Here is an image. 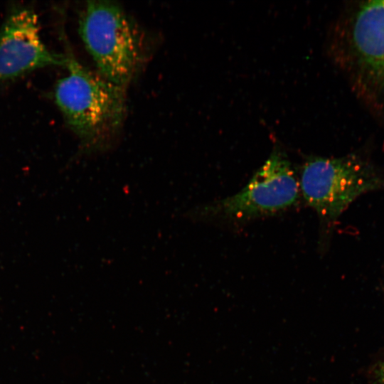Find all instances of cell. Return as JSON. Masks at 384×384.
<instances>
[{
    "label": "cell",
    "instance_id": "obj_4",
    "mask_svg": "<svg viewBox=\"0 0 384 384\" xmlns=\"http://www.w3.org/2000/svg\"><path fill=\"white\" fill-rule=\"evenodd\" d=\"M300 191L324 231L362 195L384 187V176L354 155L311 156L304 163Z\"/></svg>",
    "mask_w": 384,
    "mask_h": 384
},
{
    "label": "cell",
    "instance_id": "obj_1",
    "mask_svg": "<svg viewBox=\"0 0 384 384\" xmlns=\"http://www.w3.org/2000/svg\"><path fill=\"white\" fill-rule=\"evenodd\" d=\"M66 57L68 74L56 83L55 101L84 149L103 150L123 125L125 88L86 68L73 55Z\"/></svg>",
    "mask_w": 384,
    "mask_h": 384
},
{
    "label": "cell",
    "instance_id": "obj_7",
    "mask_svg": "<svg viewBox=\"0 0 384 384\" xmlns=\"http://www.w3.org/2000/svg\"><path fill=\"white\" fill-rule=\"evenodd\" d=\"M376 378L380 384H384V360L379 364L376 370Z\"/></svg>",
    "mask_w": 384,
    "mask_h": 384
},
{
    "label": "cell",
    "instance_id": "obj_6",
    "mask_svg": "<svg viewBox=\"0 0 384 384\" xmlns=\"http://www.w3.org/2000/svg\"><path fill=\"white\" fill-rule=\"evenodd\" d=\"M348 46L358 62L376 80L384 82V0L360 6L346 34Z\"/></svg>",
    "mask_w": 384,
    "mask_h": 384
},
{
    "label": "cell",
    "instance_id": "obj_3",
    "mask_svg": "<svg viewBox=\"0 0 384 384\" xmlns=\"http://www.w3.org/2000/svg\"><path fill=\"white\" fill-rule=\"evenodd\" d=\"M78 29L97 73L126 88L142 64L143 48L141 35L123 8L110 1H87Z\"/></svg>",
    "mask_w": 384,
    "mask_h": 384
},
{
    "label": "cell",
    "instance_id": "obj_2",
    "mask_svg": "<svg viewBox=\"0 0 384 384\" xmlns=\"http://www.w3.org/2000/svg\"><path fill=\"white\" fill-rule=\"evenodd\" d=\"M300 193L299 181L290 161L277 149L239 192L197 206L187 217L202 222L245 224L290 209Z\"/></svg>",
    "mask_w": 384,
    "mask_h": 384
},
{
    "label": "cell",
    "instance_id": "obj_5",
    "mask_svg": "<svg viewBox=\"0 0 384 384\" xmlns=\"http://www.w3.org/2000/svg\"><path fill=\"white\" fill-rule=\"evenodd\" d=\"M66 64V55L51 52L43 43L32 9L17 6L9 13L0 29V84L36 69Z\"/></svg>",
    "mask_w": 384,
    "mask_h": 384
}]
</instances>
